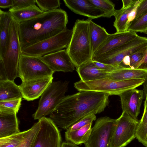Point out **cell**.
I'll return each mask as SVG.
<instances>
[{"label":"cell","mask_w":147,"mask_h":147,"mask_svg":"<svg viewBox=\"0 0 147 147\" xmlns=\"http://www.w3.org/2000/svg\"><path fill=\"white\" fill-rule=\"evenodd\" d=\"M136 69L147 70V48L145 55Z\"/></svg>","instance_id":"cell-40"},{"label":"cell","mask_w":147,"mask_h":147,"mask_svg":"<svg viewBox=\"0 0 147 147\" xmlns=\"http://www.w3.org/2000/svg\"><path fill=\"white\" fill-rule=\"evenodd\" d=\"M27 131V130L0 138V147H17L22 141Z\"/></svg>","instance_id":"cell-31"},{"label":"cell","mask_w":147,"mask_h":147,"mask_svg":"<svg viewBox=\"0 0 147 147\" xmlns=\"http://www.w3.org/2000/svg\"><path fill=\"white\" fill-rule=\"evenodd\" d=\"M69 83L61 81L52 82L44 91L39 101L38 108L32 116L39 119L50 115L64 97Z\"/></svg>","instance_id":"cell-7"},{"label":"cell","mask_w":147,"mask_h":147,"mask_svg":"<svg viewBox=\"0 0 147 147\" xmlns=\"http://www.w3.org/2000/svg\"><path fill=\"white\" fill-rule=\"evenodd\" d=\"M89 1L103 13V17L109 18L114 16L116 9L114 4L111 1L109 0H89Z\"/></svg>","instance_id":"cell-29"},{"label":"cell","mask_w":147,"mask_h":147,"mask_svg":"<svg viewBox=\"0 0 147 147\" xmlns=\"http://www.w3.org/2000/svg\"><path fill=\"white\" fill-rule=\"evenodd\" d=\"M122 112L138 120L144 96L143 90L135 88L125 91L119 95Z\"/></svg>","instance_id":"cell-13"},{"label":"cell","mask_w":147,"mask_h":147,"mask_svg":"<svg viewBox=\"0 0 147 147\" xmlns=\"http://www.w3.org/2000/svg\"><path fill=\"white\" fill-rule=\"evenodd\" d=\"M147 46V38L138 36L119 47L92 60L102 63L119 67L123 59Z\"/></svg>","instance_id":"cell-10"},{"label":"cell","mask_w":147,"mask_h":147,"mask_svg":"<svg viewBox=\"0 0 147 147\" xmlns=\"http://www.w3.org/2000/svg\"><path fill=\"white\" fill-rule=\"evenodd\" d=\"M10 13L0 9V60L3 58L12 19Z\"/></svg>","instance_id":"cell-21"},{"label":"cell","mask_w":147,"mask_h":147,"mask_svg":"<svg viewBox=\"0 0 147 147\" xmlns=\"http://www.w3.org/2000/svg\"><path fill=\"white\" fill-rule=\"evenodd\" d=\"M145 97L144 112L137 127L136 138L139 142L147 147V95Z\"/></svg>","instance_id":"cell-27"},{"label":"cell","mask_w":147,"mask_h":147,"mask_svg":"<svg viewBox=\"0 0 147 147\" xmlns=\"http://www.w3.org/2000/svg\"><path fill=\"white\" fill-rule=\"evenodd\" d=\"M53 78L52 76L22 82L19 86L22 98L28 101L38 98L53 82Z\"/></svg>","instance_id":"cell-15"},{"label":"cell","mask_w":147,"mask_h":147,"mask_svg":"<svg viewBox=\"0 0 147 147\" xmlns=\"http://www.w3.org/2000/svg\"><path fill=\"white\" fill-rule=\"evenodd\" d=\"M13 4L9 11L16 10L35 5L36 0H13Z\"/></svg>","instance_id":"cell-36"},{"label":"cell","mask_w":147,"mask_h":147,"mask_svg":"<svg viewBox=\"0 0 147 147\" xmlns=\"http://www.w3.org/2000/svg\"><path fill=\"white\" fill-rule=\"evenodd\" d=\"M54 73L40 57L21 53L18 64V75L22 82L52 76Z\"/></svg>","instance_id":"cell-8"},{"label":"cell","mask_w":147,"mask_h":147,"mask_svg":"<svg viewBox=\"0 0 147 147\" xmlns=\"http://www.w3.org/2000/svg\"><path fill=\"white\" fill-rule=\"evenodd\" d=\"M92 123H89L80 129L73 131H66L65 138L67 142L78 145L85 144L90 135Z\"/></svg>","instance_id":"cell-24"},{"label":"cell","mask_w":147,"mask_h":147,"mask_svg":"<svg viewBox=\"0 0 147 147\" xmlns=\"http://www.w3.org/2000/svg\"><path fill=\"white\" fill-rule=\"evenodd\" d=\"M65 5L71 11L92 20L103 17V13L89 0H64Z\"/></svg>","instance_id":"cell-17"},{"label":"cell","mask_w":147,"mask_h":147,"mask_svg":"<svg viewBox=\"0 0 147 147\" xmlns=\"http://www.w3.org/2000/svg\"><path fill=\"white\" fill-rule=\"evenodd\" d=\"M147 29V13L135 19L130 24L128 30L144 33Z\"/></svg>","instance_id":"cell-32"},{"label":"cell","mask_w":147,"mask_h":147,"mask_svg":"<svg viewBox=\"0 0 147 147\" xmlns=\"http://www.w3.org/2000/svg\"><path fill=\"white\" fill-rule=\"evenodd\" d=\"M17 113L11 111H0V138L19 133Z\"/></svg>","instance_id":"cell-18"},{"label":"cell","mask_w":147,"mask_h":147,"mask_svg":"<svg viewBox=\"0 0 147 147\" xmlns=\"http://www.w3.org/2000/svg\"><path fill=\"white\" fill-rule=\"evenodd\" d=\"M89 19L76 20L72 29L70 41L66 48L67 51L76 68L92 60L89 35Z\"/></svg>","instance_id":"cell-3"},{"label":"cell","mask_w":147,"mask_h":147,"mask_svg":"<svg viewBox=\"0 0 147 147\" xmlns=\"http://www.w3.org/2000/svg\"><path fill=\"white\" fill-rule=\"evenodd\" d=\"M135 32L128 30L123 32L110 34L93 55L92 59L119 47L136 38Z\"/></svg>","instance_id":"cell-14"},{"label":"cell","mask_w":147,"mask_h":147,"mask_svg":"<svg viewBox=\"0 0 147 147\" xmlns=\"http://www.w3.org/2000/svg\"><path fill=\"white\" fill-rule=\"evenodd\" d=\"M40 127L39 121L27 130L21 142L17 147H33L34 142Z\"/></svg>","instance_id":"cell-30"},{"label":"cell","mask_w":147,"mask_h":147,"mask_svg":"<svg viewBox=\"0 0 147 147\" xmlns=\"http://www.w3.org/2000/svg\"><path fill=\"white\" fill-rule=\"evenodd\" d=\"M147 46L140 50L125 57L119 66L123 68L136 69L138 65L144 57Z\"/></svg>","instance_id":"cell-28"},{"label":"cell","mask_w":147,"mask_h":147,"mask_svg":"<svg viewBox=\"0 0 147 147\" xmlns=\"http://www.w3.org/2000/svg\"><path fill=\"white\" fill-rule=\"evenodd\" d=\"M144 33H145V34H147V29H146Z\"/></svg>","instance_id":"cell-45"},{"label":"cell","mask_w":147,"mask_h":147,"mask_svg":"<svg viewBox=\"0 0 147 147\" xmlns=\"http://www.w3.org/2000/svg\"><path fill=\"white\" fill-rule=\"evenodd\" d=\"M95 115L94 113H91L87 115L71 126L66 130L69 131L76 130L80 129L89 123H92L93 121L96 119Z\"/></svg>","instance_id":"cell-35"},{"label":"cell","mask_w":147,"mask_h":147,"mask_svg":"<svg viewBox=\"0 0 147 147\" xmlns=\"http://www.w3.org/2000/svg\"><path fill=\"white\" fill-rule=\"evenodd\" d=\"M147 70L121 67L115 71L108 73L107 78L115 81L135 79H145Z\"/></svg>","instance_id":"cell-22"},{"label":"cell","mask_w":147,"mask_h":147,"mask_svg":"<svg viewBox=\"0 0 147 147\" xmlns=\"http://www.w3.org/2000/svg\"><path fill=\"white\" fill-rule=\"evenodd\" d=\"M55 72H72L75 67L66 49L40 57Z\"/></svg>","instance_id":"cell-16"},{"label":"cell","mask_w":147,"mask_h":147,"mask_svg":"<svg viewBox=\"0 0 147 147\" xmlns=\"http://www.w3.org/2000/svg\"><path fill=\"white\" fill-rule=\"evenodd\" d=\"M82 81H89L107 78L108 73L99 68L92 60L88 61L76 68Z\"/></svg>","instance_id":"cell-19"},{"label":"cell","mask_w":147,"mask_h":147,"mask_svg":"<svg viewBox=\"0 0 147 147\" xmlns=\"http://www.w3.org/2000/svg\"><path fill=\"white\" fill-rule=\"evenodd\" d=\"M116 119L109 147H124L136 138L139 121L134 119L124 112Z\"/></svg>","instance_id":"cell-9"},{"label":"cell","mask_w":147,"mask_h":147,"mask_svg":"<svg viewBox=\"0 0 147 147\" xmlns=\"http://www.w3.org/2000/svg\"><path fill=\"white\" fill-rule=\"evenodd\" d=\"M36 1L39 8L44 12L58 9L60 5L59 0H36Z\"/></svg>","instance_id":"cell-33"},{"label":"cell","mask_w":147,"mask_h":147,"mask_svg":"<svg viewBox=\"0 0 147 147\" xmlns=\"http://www.w3.org/2000/svg\"><path fill=\"white\" fill-rule=\"evenodd\" d=\"M13 4V0H0V7L2 8H10Z\"/></svg>","instance_id":"cell-41"},{"label":"cell","mask_w":147,"mask_h":147,"mask_svg":"<svg viewBox=\"0 0 147 147\" xmlns=\"http://www.w3.org/2000/svg\"><path fill=\"white\" fill-rule=\"evenodd\" d=\"M147 13V0H141L138 7L135 19Z\"/></svg>","instance_id":"cell-38"},{"label":"cell","mask_w":147,"mask_h":147,"mask_svg":"<svg viewBox=\"0 0 147 147\" xmlns=\"http://www.w3.org/2000/svg\"><path fill=\"white\" fill-rule=\"evenodd\" d=\"M72 33V29H67L54 36L22 49L21 53L41 57L61 50L68 47Z\"/></svg>","instance_id":"cell-6"},{"label":"cell","mask_w":147,"mask_h":147,"mask_svg":"<svg viewBox=\"0 0 147 147\" xmlns=\"http://www.w3.org/2000/svg\"><path fill=\"white\" fill-rule=\"evenodd\" d=\"M8 80L3 63L0 60V81Z\"/></svg>","instance_id":"cell-39"},{"label":"cell","mask_w":147,"mask_h":147,"mask_svg":"<svg viewBox=\"0 0 147 147\" xmlns=\"http://www.w3.org/2000/svg\"><path fill=\"white\" fill-rule=\"evenodd\" d=\"M116 119L105 116L96 121L85 147H109L116 125Z\"/></svg>","instance_id":"cell-11"},{"label":"cell","mask_w":147,"mask_h":147,"mask_svg":"<svg viewBox=\"0 0 147 147\" xmlns=\"http://www.w3.org/2000/svg\"><path fill=\"white\" fill-rule=\"evenodd\" d=\"M22 98L0 101V111H11L17 113L21 105Z\"/></svg>","instance_id":"cell-34"},{"label":"cell","mask_w":147,"mask_h":147,"mask_svg":"<svg viewBox=\"0 0 147 147\" xmlns=\"http://www.w3.org/2000/svg\"><path fill=\"white\" fill-rule=\"evenodd\" d=\"M93 61L96 66L102 70L108 73H112L118 69L122 67L120 66H115L110 65L102 63L96 61Z\"/></svg>","instance_id":"cell-37"},{"label":"cell","mask_w":147,"mask_h":147,"mask_svg":"<svg viewBox=\"0 0 147 147\" xmlns=\"http://www.w3.org/2000/svg\"><path fill=\"white\" fill-rule=\"evenodd\" d=\"M22 98L19 86L8 80L0 81V101L18 99Z\"/></svg>","instance_id":"cell-23"},{"label":"cell","mask_w":147,"mask_h":147,"mask_svg":"<svg viewBox=\"0 0 147 147\" xmlns=\"http://www.w3.org/2000/svg\"><path fill=\"white\" fill-rule=\"evenodd\" d=\"M19 27L18 23L13 18L5 54L2 60L8 80L13 81L18 77V64L21 54Z\"/></svg>","instance_id":"cell-5"},{"label":"cell","mask_w":147,"mask_h":147,"mask_svg":"<svg viewBox=\"0 0 147 147\" xmlns=\"http://www.w3.org/2000/svg\"><path fill=\"white\" fill-rule=\"evenodd\" d=\"M145 79H135L115 81L108 78L84 82L80 80L74 84L78 90L102 92L109 95H119L127 91L136 88L143 84Z\"/></svg>","instance_id":"cell-4"},{"label":"cell","mask_w":147,"mask_h":147,"mask_svg":"<svg viewBox=\"0 0 147 147\" xmlns=\"http://www.w3.org/2000/svg\"><path fill=\"white\" fill-rule=\"evenodd\" d=\"M66 12L58 8L19 23L21 49L54 36L67 29Z\"/></svg>","instance_id":"cell-2"},{"label":"cell","mask_w":147,"mask_h":147,"mask_svg":"<svg viewBox=\"0 0 147 147\" xmlns=\"http://www.w3.org/2000/svg\"><path fill=\"white\" fill-rule=\"evenodd\" d=\"M9 12L19 23L32 20L45 13L35 5Z\"/></svg>","instance_id":"cell-25"},{"label":"cell","mask_w":147,"mask_h":147,"mask_svg":"<svg viewBox=\"0 0 147 147\" xmlns=\"http://www.w3.org/2000/svg\"><path fill=\"white\" fill-rule=\"evenodd\" d=\"M40 127L33 147H61V135L57 127L50 118L38 120Z\"/></svg>","instance_id":"cell-12"},{"label":"cell","mask_w":147,"mask_h":147,"mask_svg":"<svg viewBox=\"0 0 147 147\" xmlns=\"http://www.w3.org/2000/svg\"><path fill=\"white\" fill-rule=\"evenodd\" d=\"M137 1L130 7L126 9L121 8L119 10H116L114 16L115 20L114 22L113 26L116 29V32H123L128 31V15L134 7Z\"/></svg>","instance_id":"cell-26"},{"label":"cell","mask_w":147,"mask_h":147,"mask_svg":"<svg viewBox=\"0 0 147 147\" xmlns=\"http://www.w3.org/2000/svg\"><path fill=\"white\" fill-rule=\"evenodd\" d=\"M61 147H80L77 145L71 142H63L62 143Z\"/></svg>","instance_id":"cell-43"},{"label":"cell","mask_w":147,"mask_h":147,"mask_svg":"<svg viewBox=\"0 0 147 147\" xmlns=\"http://www.w3.org/2000/svg\"><path fill=\"white\" fill-rule=\"evenodd\" d=\"M143 91L144 93V96L147 95V74L145 78V81L143 84Z\"/></svg>","instance_id":"cell-44"},{"label":"cell","mask_w":147,"mask_h":147,"mask_svg":"<svg viewBox=\"0 0 147 147\" xmlns=\"http://www.w3.org/2000/svg\"><path fill=\"white\" fill-rule=\"evenodd\" d=\"M137 0H122V9H126L130 7Z\"/></svg>","instance_id":"cell-42"},{"label":"cell","mask_w":147,"mask_h":147,"mask_svg":"<svg viewBox=\"0 0 147 147\" xmlns=\"http://www.w3.org/2000/svg\"><path fill=\"white\" fill-rule=\"evenodd\" d=\"M107 93L80 91L65 96L49 115L56 126L67 130L87 115L103 112L109 103Z\"/></svg>","instance_id":"cell-1"},{"label":"cell","mask_w":147,"mask_h":147,"mask_svg":"<svg viewBox=\"0 0 147 147\" xmlns=\"http://www.w3.org/2000/svg\"><path fill=\"white\" fill-rule=\"evenodd\" d=\"M89 29L90 42L93 56L110 34L107 32L105 28L95 24L90 19L89 20Z\"/></svg>","instance_id":"cell-20"}]
</instances>
